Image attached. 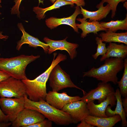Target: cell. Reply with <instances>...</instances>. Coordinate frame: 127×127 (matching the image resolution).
Wrapping results in <instances>:
<instances>
[{
  "mask_svg": "<svg viewBox=\"0 0 127 127\" xmlns=\"http://www.w3.org/2000/svg\"><path fill=\"white\" fill-rule=\"evenodd\" d=\"M104 3L103 0H102L96 7L98 9L94 11H88L83 8L82 6H80L81 14L83 16V19L85 20L89 19V21H91L93 20L99 21L105 18L110 13L111 9L108 4L104 6Z\"/></svg>",
  "mask_w": 127,
  "mask_h": 127,
  "instance_id": "2e32d148",
  "label": "cell"
},
{
  "mask_svg": "<svg viewBox=\"0 0 127 127\" xmlns=\"http://www.w3.org/2000/svg\"><path fill=\"white\" fill-rule=\"evenodd\" d=\"M61 110L68 113L76 123L84 119L90 115L87 103L82 100L72 102L65 105Z\"/></svg>",
  "mask_w": 127,
  "mask_h": 127,
  "instance_id": "8fae6325",
  "label": "cell"
},
{
  "mask_svg": "<svg viewBox=\"0 0 127 127\" xmlns=\"http://www.w3.org/2000/svg\"><path fill=\"white\" fill-rule=\"evenodd\" d=\"M24 97L25 108L39 112L48 119L57 125H66L74 123V121L68 113L54 108L44 100L41 99L38 101H33L28 98L26 94Z\"/></svg>",
  "mask_w": 127,
  "mask_h": 127,
  "instance_id": "3957f363",
  "label": "cell"
},
{
  "mask_svg": "<svg viewBox=\"0 0 127 127\" xmlns=\"http://www.w3.org/2000/svg\"><path fill=\"white\" fill-rule=\"evenodd\" d=\"M45 118L44 115L36 110L25 108L12 123V126L14 127H26L42 121Z\"/></svg>",
  "mask_w": 127,
  "mask_h": 127,
  "instance_id": "ba28073f",
  "label": "cell"
},
{
  "mask_svg": "<svg viewBox=\"0 0 127 127\" xmlns=\"http://www.w3.org/2000/svg\"><path fill=\"white\" fill-rule=\"evenodd\" d=\"M26 94L25 86L22 80L10 76L0 82L1 97L20 98Z\"/></svg>",
  "mask_w": 127,
  "mask_h": 127,
  "instance_id": "8992f818",
  "label": "cell"
},
{
  "mask_svg": "<svg viewBox=\"0 0 127 127\" xmlns=\"http://www.w3.org/2000/svg\"><path fill=\"white\" fill-rule=\"evenodd\" d=\"M40 57L39 55H21L10 58H0V70L16 79H28L25 73L27 66Z\"/></svg>",
  "mask_w": 127,
  "mask_h": 127,
  "instance_id": "277c9868",
  "label": "cell"
},
{
  "mask_svg": "<svg viewBox=\"0 0 127 127\" xmlns=\"http://www.w3.org/2000/svg\"><path fill=\"white\" fill-rule=\"evenodd\" d=\"M85 120L87 123L94 126L98 127H112L118 122L121 121L118 114L107 117H97L89 115Z\"/></svg>",
  "mask_w": 127,
  "mask_h": 127,
  "instance_id": "ac0fdd59",
  "label": "cell"
},
{
  "mask_svg": "<svg viewBox=\"0 0 127 127\" xmlns=\"http://www.w3.org/2000/svg\"><path fill=\"white\" fill-rule=\"evenodd\" d=\"M115 92L110 83L99 82L96 88L84 95L81 100L87 103L91 101L97 100L100 103L105 99L108 95L114 93Z\"/></svg>",
  "mask_w": 127,
  "mask_h": 127,
  "instance_id": "9c48e42d",
  "label": "cell"
},
{
  "mask_svg": "<svg viewBox=\"0 0 127 127\" xmlns=\"http://www.w3.org/2000/svg\"><path fill=\"white\" fill-rule=\"evenodd\" d=\"M81 14L80 7L76 6L75 7L74 12L70 16L61 18L51 17L46 20V24L51 29H54L61 24L67 25L71 27L75 32L79 33L78 29L76 26L75 20L77 16Z\"/></svg>",
  "mask_w": 127,
  "mask_h": 127,
  "instance_id": "5bb4252c",
  "label": "cell"
},
{
  "mask_svg": "<svg viewBox=\"0 0 127 127\" xmlns=\"http://www.w3.org/2000/svg\"><path fill=\"white\" fill-rule=\"evenodd\" d=\"M127 0H103L104 3H107L109 5L111 11V17L113 18L115 16L118 4L120 2L123 3Z\"/></svg>",
  "mask_w": 127,
  "mask_h": 127,
  "instance_id": "484cf974",
  "label": "cell"
},
{
  "mask_svg": "<svg viewBox=\"0 0 127 127\" xmlns=\"http://www.w3.org/2000/svg\"><path fill=\"white\" fill-rule=\"evenodd\" d=\"M10 76L6 72L0 70V82L5 80Z\"/></svg>",
  "mask_w": 127,
  "mask_h": 127,
  "instance_id": "1f68e13d",
  "label": "cell"
},
{
  "mask_svg": "<svg viewBox=\"0 0 127 127\" xmlns=\"http://www.w3.org/2000/svg\"><path fill=\"white\" fill-rule=\"evenodd\" d=\"M104 64L98 68L93 67L83 73V77H92L105 83L111 82L117 84V74L124 68V59L111 57L105 59Z\"/></svg>",
  "mask_w": 127,
  "mask_h": 127,
  "instance_id": "7a4b0ae2",
  "label": "cell"
},
{
  "mask_svg": "<svg viewBox=\"0 0 127 127\" xmlns=\"http://www.w3.org/2000/svg\"><path fill=\"white\" fill-rule=\"evenodd\" d=\"M106 53L102 56L99 60L100 62L104 61L108 58L113 57L124 59L127 56V45L123 44H117L112 42L109 43L107 48Z\"/></svg>",
  "mask_w": 127,
  "mask_h": 127,
  "instance_id": "d6986e66",
  "label": "cell"
},
{
  "mask_svg": "<svg viewBox=\"0 0 127 127\" xmlns=\"http://www.w3.org/2000/svg\"><path fill=\"white\" fill-rule=\"evenodd\" d=\"M52 121L45 119L42 121L27 126L26 127H51L52 126Z\"/></svg>",
  "mask_w": 127,
  "mask_h": 127,
  "instance_id": "4316f807",
  "label": "cell"
},
{
  "mask_svg": "<svg viewBox=\"0 0 127 127\" xmlns=\"http://www.w3.org/2000/svg\"><path fill=\"white\" fill-rule=\"evenodd\" d=\"M48 79L49 85L52 91L58 92L67 88H75L82 91L83 95L86 93L74 83L69 75L61 68L58 64L52 70Z\"/></svg>",
  "mask_w": 127,
  "mask_h": 127,
  "instance_id": "5b68a950",
  "label": "cell"
},
{
  "mask_svg": "<svg viewBox=\"0 0 127 127\" xmlns=\"http://www.w3.org/2000/svg\"><path fill=\"white\" fill-rule=\"evenodd\" d=\"M1 0H0V7H1V6L0 4V3H1Z\"/></svg>",
  "mask_w": 127,
  "mask_h": 127,
  "instance_id": "74e56055",
  "label": "cell"
},
{
  "mask_svg": "<svg viewBox=\"0 0 127 127\" xmlns=\"http://www.w3.org/2000/svg\"><path fill=\"white\" fill-rule=\"evenodd\" d=\"M103 28L107 31L115 32L118 30H127V14L125 18L122 20H117L111 21L108 22H102L100 23Z\"/></svg>",
  "mask_w": 127,
  "mask_h": 127,
  "instance_id": "603a6c76",
  "label": "cell"
},
{
  "mask_svg": "<svg viewBox=\"0 0 127 127\" xmlns=\"http://www.w3.org/2000/svg\"><path fill=\"white\" fill-rule=\"evenodd\" d=\"M123 106L125 113L126 115H127V97L124 98L122 99Z\"/></svg>",
  "mask_w": 127,
  "mask_h": 127,
  "instance_id": "d6a6232c",
  "label": "cell"
},
{
  "mask_svg": "<svg viewBox=\"0 0 127 127\" xmlns=\"http://www.w3.org/2000/svg\"><path fill=\"white\" fill-rule=\"evenodd\" d=\"M95 40L97 45V51L94 54L92 55V57L94 59L96 60L99 56L104 55L106 53L107 49L106 44L102 41L101 38L97 37Z\"/></svg>",
  "mask_w": 127,
  "mask_h": 127,
  "instance_id": "d4e9b609",
  "label": "cell"
},
{
  "mask_svg": "<svg viewBox=\"0 0 127 127\" xmlns=\"http://www.w3.org/2000/svg\"><path fill=\"white\" fill-rule=\"evenodd\" d=\"M123 7L125 8L127 10V1L125 2L123 5Z\"/></svg>",
  "mask_w": 127,
  "mask_h": 127,
  "instance_id": "d590c367",
  "label": "cell"
},
{
  "mask_svg": "<svg viewBox=\"0 0 127 127\" xmlns=\"http://www.w3.org/2000/svg\"><path fill=\"white\" fill-rule=\"evenodd\" d=\"M52 3H54L57 0H49Z\"/></svg>",
  "mask_w": 127,
  "mask_h": 127,
  "instance_id": "8d00e7d4",
  "label": "cell"
},
{
  "mask_svg": "<svg viewBox=\"0 0 127 127\" xmlns=\"http://www.w3.org/2000/svg\"><path fill=\"white\" fill-rule=\"evenodd\" d=\"M1 13L0 12V15H1Z\"/></svg>",
  "mask_w": 127,
  "mask_h": 127,
  "instance_id": "f35d334b",
  "label": "cell"
},
{
  "mask_svg": "<svg viewBox=\"0 0 127 127\" xmlns=\"http://www.w3.org/2000/svg\"><path fill=\"white\" fill-rule=\"evenodd\" d=\"M114 93L108 95L105 99L99 104H95L94 102V100L87 103L90 115L97 117H108L105 114L107 107L109 105L112 107L116 104V99Z\"/></svg>",
  "mask_w": 127,
  "mask_h": 127,
  "instance_id": "4fadbf2b",
  "label": "cell"
},
{
  "mask_svg": "<svg viewBox=\"0 0 127 127\" xmlns=\"http://www.w3.org/2000/svg\"><path fill=\"white\" fill-rule=\"evenodd\" d=\"M124 70L121 80L118 81L117 84L121 95L124 98L127 97V58L124 59Z\"/></svg>",
  "mask_w": 127,
  "mask_h": 127,
  "instance_id": "cb8c5ba5",
  "label": "cell"
},
{
  "mask_svg": "<svg viewBox=\"0 0 127 127\" xmlns=\"http://www.w3.org/2000/svg\"><path fill=\"white\" fill-rule=\"evenodd\" d=\"M9 122L8 116L3 113L0 108V123H7Z\"/></svg>",
  "mask_w": 127,
  "mask_h": 127,
  "instance_id": "f546056e",
  "label": "cell"
},
{
  "mask_svg": "<svg viewBox=\"0 0 127 127\" xmlns=\"http://www.w3.org/2000/svg\"><path fill=\"white\" fill-rule=\"evenodd\" d=\"M99 36L103 42L122 43L127 45V32L116 33L107 31L105 32H102Z\"/></svg>",
  "mask_w": 127,
  "mask_h": 127,
  "instance_id": "44dd1931",
  "label": "cell"
},
{
  "mask_svg": "<svg viewBox=\"0 0 127 127\" xmlns=\"http://www.w3.org/2000/svg\"><path fill=\"white\" fill-rule=\"evenodd\" d=\"M81 123L77 125V127H94V126L87 123L85 119L80 121Z\"/></svg>",
  "mask_w": 127,
  "mask_h": 127,
  "instance_id": "4dcf8cb0",
  "label": "cell"
},
{
  "mask_svg": "<svg viewBox=\"0 0 127 127\" xmlns=\"http://www.w3.org/2000/svg\"><path fill=\"white\" fill-rule=\"evenodd\" d=\"M17 26L23 34L20 40L17 43L16 49L17 50L19 51L20 49L23 45L27 44L29 46L31 47H41L43 48L45 53L48 52L49 46L47 44L40 41L38 38L30 35L26 32L22 23H18Z\"/></svg>",
  "mask_w": 127,
  "mask_h": 127,
  "instance_id": "9a60e30c",
  "label": "cell"
},
{
  "mask_svg": "<svg viewBox=\"0 0 127 127\" xmlns=\"http://www.w3.org/2000/svg\"><path fill=\"white\" fill-rule=\"evenodd\" d=\"M22 0H14V1L15 2V5L11 9V14H17L18 16L20 17V12L19 8L21 2ZM39 4L41 3L43 4V1L38 0Z\"/></svg>",
  "mask_w": 127,
  "mask_h": 127,
  "instance_id": "83f0119b",
  "label": "cell"
},
{
  "mask_svg": "<svg viewBox=\"0 0 127 127\" xmlns=\"http://www.w3.org/2000/svg\"><path fill=\"white\" fill-rule=\"evenodd\" d=\"M57 54L56 52L54 53L51 65L44 72L33 80L28 78L22 80L25 86L26 94L31 100L38 101L41 99L45 100L47 93L46 83L51 71L57 64L67 59L66 55L59 53L55 59Z\"/></svg>",
  "mask_w": 127,
  "mask_h": 127,
  "instance_id": "6da1fadb",
  "label": "cell"
},
{
  "mask_svg": "<svg viewBox=\"0 0 127 127\" xmlns=\"http://www.w3.org/2000/svg\"><path fill=\"white\" fill-rule=\"evenodd\" d=\"M12 123H0V127H7L10 126L12 124Z\"/></svg>",
  "mask_w": 127,
  "mask_h": 127,
  "instance_id": "836d02e7",
  "label": "cell"
},
{
  "mask_svg": "<svg viewBox=\"0 0 127 127\" xmlns=\"http://www.w3.org/2000/svg\"><path fill=\"white\" fill-rule=\"evenodd\" d=\"M65 0L74 4H75L76 6L80 7L84 6L85 5V0Z\"/></svg>",
  "mask_w": 127,
  "mask_h": 127,
  "instance_id": "f1b7e54d",
  "label": "cell"
},
{
  "mask_svg": "<svg viewBox=\"0 0 127 127\" xmlns=\"http://www.w3.org/2000/svg\"><path fill=\"white\" fill-rule=\"evenodd\" d=\"M1 55V54H0V56Z\"/></svg>",
  "mask_w": 127,
  "mask_h": 127,
  "instance_id": "ab89813d",
  "label": "cell"
},
{
  "mask_svg": "<svg viewBox=\"0 0 127 127\" xmlns=\"http://www.w3.org/2000/svg\"><path fill=\"white\" fill-rule=\"evenodd\" d=\"M82 97L77 96H71L66 92L61 93L53 91H49L46 95V101L54 108L61 110L66 105L72 102L81 100Z\"/></svg>",
  "mask_w": 127,
  "mask_h": 127,
  "instance_id": "30bf717a",
  "label": "cell"
},
{
  "mask_svg": "<svg viewBox=\"0 0 127 127\" xmlns=\"http://www.w3.org/2000/svg\"><path fill=\"white\" fill-rule=\"evenodd\" d=\"M3 32L0 31V39H7L8 37V36L4 35L2 34Z\"/></svg>",
  "mask_w": 127,
  "mask_h": 127,
  "instance_id": "e575fe53",
  "label": "cell"
},
{
  "mask_svg": "<svg viewBox=\"0 0 127 127\" xmlns=\"http://www.w3.org/2000/svg\"><path fill=\"white\" fill-rule=\"evenodd\" d=\"M116 97L117 101L116 107L114 111L111 109L110 106H108L105 111V114L108 117H110L119 115L121 117L122 121V127H127V122L126 117H127L125 113L123 107L121 95L119 89L117 88L114 93Z\"/></svg>",
  "mask_w": 127,
  "mask_h": 127,
  "instance_id": "ffe728a7",
  "label": "cell"
},
{
  "mask_svg": "<svg viewBox=\"0 0 127 127\" xmlns=\"http://www.w3.org/2000/svg\"><path fill=\"white\" fill-rule=\"evenodd\" d=\"M24 96L20 98L1 97L0 107L7 116L9 122L12 123L20 112L25 108Z\"/></svg>",
  "mask_w": 127,
  "mask_h": 127,
  "instance_id": "52a82bcc",
  "label": "cell"
},
{
  "mask_svg": "<svg viewBox=\"0 0 127 127\" xmlns=\"http://www.w3.org/2000/svg\"><path fill=\"white\" fill-rule=\"evenodd\" d=\"M76 20L80 22V24L76 23V26L78 29H81L82 31L81 34L82 38H85L91 33L97 34L98 32L100 31H107V29L102 26L98 21L93 20L87 21L80 17L77 18Z\"/></svg>",
  "mask_w": 127,
  "mask_h": 127,
  "instance_id": "e0dca14e",
  "label": "cell"
},
{
  "mask_svg": "<svg viewBox=\"0 0 127 127\" xmlns=\"http://www.w3.org/2000/svg\"><path fill=\"white\" fill-rule=\"evenodd\" d=\"M67 5H70L72 6H74V4L64 0H57L50 7L45 8H42L38 6L35 7L33 8V11L36 14L37 18L40 20L45 17V13L47 11L59 8L61 6Z\"/></svg>",
  "mask_w": 127,
  "mask_h": 127,
  "instance_id": "7402d4cb",
  "label": "cell"
},
{
  "mask_svg": "<svg viewBox=\"0 0 127 127\" xmlns=\"http://www.w3.org/2000/svg\"><path fill=\"white\" fill-rule=\"evenodd\" d=\"M67 37L61 40H55L51 39L47 37L43 39L44 40L49 46L48 53L50 54L58 50L66 51L68 53L70 59L73 60L77 56L76 48L79 45L76 43H70L67 41Z\"/></svg>",
  "mask_w": 127,
  "mask_h": 127,
  "instance_id": "7c38bea8",
  "label": "cell"
}]
</instances>
